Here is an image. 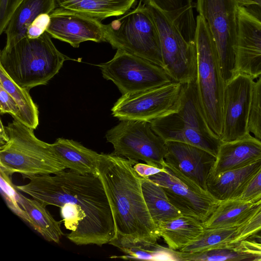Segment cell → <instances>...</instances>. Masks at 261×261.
<instances>
[{
  "label": "cell",
  "instance_id": "cell-1",
  "mask_svg": "<svg viewBox=\"0 0 261 261\" xmlns=\"http://www.w3.org/2000/svg\"><path fill=\"white\" fill-rule=\"evenodd\" d=\"M29 182L16 188L47 205L61 207L71 203L80 206L85 219L77 231L68 239L76 245L101 246L114 239L116 228L110 203L99 175L65 170L28 177Z\"/></svg>",
  "mask_w": 261,
  "mask_h": 261
},
{
  "label": "cell",
  "instance_id": "cell-2",
  "mask_svg": "<svg viewBox=\"0 0 261 261\" xmlns=\"http://www.w3.org/2000/svg\"><path fill=\"white\" fill-rule=\"evenodd\" d=\"M138 161L115 153H100L98 167L113 212L116 234L109 244L122 252L156 243L161 237L145 202L141 177L133 166Z\"/></svg>",
  "mask_w": 261,
  "mask_h": 261
},
{
  "label": "cell",
  "instance_id": "cell-3",
  "mask_svg": "<svg viewBox=\"0 0 261 261\" xmlns=\"http://www.w3.org/2000/svg\"><path fill=\"white\" fill-rule=\"evenodd\" d=\"M69 59L45 32L39 38L25 37L5 45L0 53V67L18 85L30 90L47 84Z\"/></svg>",
  "mask_w": 261,
  "mask_h": 261
},
{
  "label": "cell",
  "instance_id": "cell-4",
  "mask_svg": "<svg viewBox=\"0 0 261 261\" xmlns=\"http://www.w3.org/2000/svg\"><path fill=\"white\" fill-rule=\"evenodd\" d=\"M8 139L0 144V169L11 176L26 177L54 174L65 167L53 152L50 144L39 139L33 129L14 119L5 126Z\"/></svg>",
  "mask_w": 261,
  "mask_h": 261
},
{
  "label": "cell",
  "instance_id": "cell-5",
  "mask_svg": "<svg viewBox=\"0 0 261 261\" xmlns=\"http://www.w3.org/2000/svg\"><path fill=\"white\" fill-rule=\"evenodd\" d=\"M150 123L153 131L165 142L177 141L196 146L216 158L222 142L207 122L196 82L184 84L177 111L154 119Z\"/></svg>",
  "mask_w": 261,
  "mask_h": 261
},
{
  "label": "cell",
  "instance_id": "cell-6",
  "mask_svg": "<svg viewBox=\"0 0 261 261\" xmlns=\"http://www.w3.org/2000/svg\"><path fill=\"white\" fill-rule=\"evenodd\" d=\"M196 21L197 53L196 83L198 96L210 128L221 139L226 84L216 46L207 24L200 15H197Z\"/></svg>",
  "mask_w": 261,
  "mask_h": 261
},
{
  "label": "cell",
  "instance_id": "cell-7",
  "mask_svg": "<svg viewBox=\"0 0 261 261\" xmlns=\"http://www.w3.org/2000/svg\"><path fill=\"white\" fill-rule=\"evenodd\" d=\"M105 42L114 49L139 56L164 69L159 31L147 6L137 7L105 24Z\"/></svg>",
  "mask_w": 261,
  "mask_h": 261
},
{
  "label": "cell",
  "instance_id": "cell-8",
  "mask_svg": "<svg viewBox=\"0 0 261 261\" xmlns=\"http://www.w3.org/2000/svg\"><path fill=\"white\" fill-rule=\"evenodd\" d=\"M107 142L113 153L127 159L163 168L167 152L165 141L152 129L149 122L123 120L108 130Z\"/></svg>",
  "mask_w": 261,
  "mask_h": 261
},
{
  "label": "cell",
  "instance_id": "cell-9",
  "mask_svg": "<svg viewBox=\"0 0 261 261\" xmlns=\"http://www.w3.org/2000/svg\"><path fill=\"white\" fill-rule=\"evenodd\" d=\"M237 0H197L195 7L205 20L215 42L226 84L236 75L234 46L238 34Z\"/></svg>",
  "mask_w": 261,
  "mask_h": 261
},
{
  "label": "cell",
  "instance_id": "cell-10",
  "mask_svg": "<svg viewBox=\"0 0 261 261\" xmlns=\"http://www.w3.org/2000/svg\"><path fill=\"white\" fill-rule=\"evenodd\" d=\"M97 66L103 77L113 82L122 95L174 81L162 67L121 49H117L111 60Z\"/></svg>",
  "mask_w": 261,
  "mask_h": 261
},
{
  "label": "cell",
  "instance_id": "cell-11",
  "mask_svg": "<svg viewBox=\"0 0 261 261\" xmlns=\"http://www.w3.org/2000/svg\"><path fill=\"white\" fill-rule=\"evenodd\" d=\"M146 5L159 31L164 69L175 82L182 84L196 82V42L190 43L186 41L165 13L152 5Z\"/></svg>",
  "mask_w": 261,
  "mask_h": 261
},
{
  "label": "cell",
  "instance_id": "cell-12",
  "mask_svg": "<svg viewBox=\"0 0 261 261\" xmlns=\"http://www.w3.org/2000/svg\"><path fill=\"white\" fill-rule=\"evenodd\" d=\"M183 89L184 84L173 81L147 90L122 95L112 107V114L120 120L151 122L178 110Z\"/></svg>",
  "mask_w": 261,
  "mask_h": 261
},
{
  "label": "cell",
  "instance_id": "cell-13",
  "mask_svg": "<svg viewBox=\"0 0 261 261\" xmlns=\"http://www.w3.org/2000/svg\"><path fill=\"white\" fill-rule=\"evenodd\" d=\"M164 170L149 176L164 190L170 203L182 214L205 222L221 201L165 162Z\"/></svg>",
  "mask_w": 261,
  "mask_h": 261
},
{
  "label": "cell",
  "instance_id": "cell-14",
  "mask_svg": "<svg viewBox=\"0 0 261 261\" xmlns=\"http://www.w3.org/2000/svg\"><path fill=\"white\" fill-rule=\"evenodd\" d=\"M254 80L237 73L225 86L222 142H231L250 135L249 120Z\"/></svg>",
  "mask_w": 261,
  "mask_h": 261
},
{
  "label": "cell",
  "instance_id": "cell-15",
  "mask_svg": "<svg viewBox=\"0 0 261 261\" xmlns=\"http://www.w3.org/2000/svg\"><path fill=\"white\" fill-rule=\"evenodd\" d=\"M46 32L51 37L77 48L85 41L105 42V24L94 17L57 7L50 13Z\"/></svg>",
  "mask_w": 261,
  "mask_h": 261
},
{
  "label": "cell",
  "instance_id": "cell-16",
  "mask_svg": "<svg viewBox=\"0 0 261 261\" xmlns=\"http://www.w3.org/2000/svg\"><path fill=\"white\" fill-rule=\"evenodd\" d=\"M234 56L236 74H244L253 80L261 75V21L240 6Z\"/></svg>",
  "mask_w": 261,
  "mask_h": 261
},
{
  "label": "cell",
  "instance_id": "cell-17",
  "mask_svg": "<svg viewBox=\"0 0 261 261\" xmlns=\"http://www.w3.org/2000/svg\"><path fill=\"white\" fill-rule=\"evenodd\" d=\"M165 162L200 187L206 189L216 157L207 151L189 144L166 141Z\"/></svg>",
  "mask_w": 261,
  "mask_h": 261
},
{
  "label": "cell",
  "instance_id": "cell-18",
  "mask_svg": "<svg viewBox=\"0 0 261 261\" xmlns=\"http://www.w3.org/2000/svg\"><path fill=\"white\" fill-rule=\"evenodd\" d=\"M260 160L261 141L251 135L238 140L222 142L209 176L242 168Z\"/></svg>",
  "mask_w": 261,
  "mask_h": 261
},
{
  "label": "cell",
  "instance_id": "cell-19",
  "mask_svg": "<svg viewBox=\"0 0 261 261\" xmlns=\"http://www.w3.org/2000/svg\"><path fill=\"white\" fill-rule=\"evenodd\" d=\"M51 149L66 169L81 174L98 175L100 153L73 140L58 138Z\"/></svg>",
  "mask_w": 261,
  "mask_h": 261
},
{
  "label": "cell",
  "instance_id": "cell-20",
  "mask_svg": "<svg viewBox=\"0 0 261 261\" xmlns=\"http://www.w3.org/2000/svg\"><path fill=\"white\" fill-rule=\"evenodd\" d=\"M57 6L56 0H19L4 31L6 45L27 37V29L35 19L41 14H50Z\"/></svg>",
  "mask_w": 261,
  "mask_h": 261
},
{
  "label": "cell",
  "instance_id": "cell-21",
  "mask_svg": "<svg viewBox=\"0 0 261 261\" xmlns=\"http://www.w3.org/2000/svg\"><path fill=\"white\" fill-rule=\"evenodd\" d=\"M260 168L261 160L242 168L209 176L206 189L219 201L238 198L249 180Z\"/></svg>",
  "mask_w": 261,
  "mask_h": 261
},
{
  "label": "cell",
  "instance_id": "cell-22",
  "mask_svg": "<svg viewBox=\"0 0 261 261\" xmlns=\"http://www.w3.org/2000/svg\"><path fill=\"white\" fill-rule=\"evenodd\" d=\"M157 228L168 247L174 250H179L194 241L204 229L203 222L184 215L162 222Z\"/></svg>",
  "mask_w": 261,
  "mask_h": 261
},
{
  "label": "cell",
  "instance_id": "cell-23",
  "mask_svg": "<svg viewBox=\"0 0 261 261\" xmlns=\"http://www.w3.org/2000/svg\"><path fill=\"white\" fill-rule=\"evenodd\" d=\"M57 5L100 21L121 16L135 8L137 0H56Z\"/></svg>",
  "mask_w": 261,
  "mask_h": 261
},
{
  "label": "cell",
  "instance_id": "cell-24",
  "mask_svg": "<svg viewBox=\"0 0 261 261\" xmlns=\"http://www.w3.org/2000/svg\"><path fill=\"white\" fill-rule=\"evenodd\" d=\"M258 201H248L238 198L221 201L211 216L203 223V226L204 228L238 227L251 214Z\"/></svg>",
  "mask_w": 261,
  "mask_h": 261
},
{
  "label": "cell",
  "instance_id": "cell-25",
  "mask_svg": "<svg viewBox=\"0 0 261 261\" xmlns=\"http://www.w3.org/2000/svg\"><path fill=\"white\" fill-rule=\"evenodd\" d=\"M18 203L31 220L30 225L46 241L59 243L63 235L61 222L56 220L45 205L18 191Z\"/></svg>",
  "mask_w": 261,
  "mask_h": 261
},
{
  "label": "cell",
  "instance_id": "cell-26",
  "mask_svg": "<svg viewBox=\"0 0 261 261\" xmlns=\"http://www.w3.org/2000/svg\"><path fill=\"white\" fill-rule=\"evenodd\" d=\"M143 197L156 226L182 215L169 201L161 186L148 178H141Z\"/></svg>",
  "mask_w": 261,
  "mask_h": 261
},
{
  "label": "cell",
  "instance_id": "cell-27",
  "mask_svg": "<svg viewBox=\"0 0 261 261\" xmlns=\"http://www.w3.org/2000/svg\"><path fill=\"white\" fill-rule=\"evenodd\" d=\"M0 85L15 100L20 110L19 122L33 129L39 124V112L37 106L31 98L29 90L15 83L0 67Z\"/></svg>",
  "mask_w": 261,
  "mask_h": 261
},
{
  "label": "cell",
  "instance_id": "cell-28",
  "mask_svg": "<svg viewBox=\"0 0 261 261\" xmlns=\"http://www.w3.org/2000/svg\"><path fill=\"white\" fill-rule=\"evenodd\" d=\"M237 227L204 228L201 234L194 241L179 251L190 253L200 252L231 244Z\"/></svg>",
  "mask_w": 261,
  "mask_h": 261
},
{
  "label": "cell",
  "instance_id": "cell-29",
  "mask_svg": "<svg viewBox=\"0 0 261 261\" xmlns=\"http://www.w3.org/2000/svg\"><path fill=\"white\" fill-rule=\"evenodd\" d=\"M175 257L176 260L253 261L252 256L242 251L237 244H229L200 252L175 250Z\"/></svg>",
  "mask_w": 261,
  "mask_h": 261
},
{
  "label": "cell",
  "instance_id": "cell-30",
  "mask_svg": "<svg viewBox=\"0 0 261 261\" xmlns=\"http://www.w3.org/2000/svg\"><path fill=\"white\" fill-rule=\"evenodd\" d=\"M1 193L9 208L25 222L31 224V220L18 203V190L10 178V175L0 169Z\"/></svg>",
  "mask_w": 261,
  "mask_h": 261
},
{
  "label": "cell",
  "instance_id": "cell-31",
  "mask_svg": "<svg viewBox=\"0 0 261 261\" xmlns=\"http://www.w3.org/2000/svg\"><path fill=\"white\" fill-rule=\"evenodd\" d=\"M162 11L172 22L186 14L193 13L195 3L193 0H140Z\"/></svg>",
  "mask_w": 261,
  "mask_h": 261
},
{
  "label": "cell",
  "instance_id": "cell-32",
  "mask_svg": "<svg viewBox=\"0 0 261 261\" xmlns=\"http://www.w3.org/2000/svg\"><path fill=\"white\" fill-rule=\"evenodd\" d=\"M249 129L261 141V75L254 84Z\"/></svg>",
  "mask_w": 261,
  "mask_h": 261
},
{
  "label": "cell",
  "instance_id": "cell-33",
  "mask_svg": "<svg viewBox=\"0 0 261 261\" xmlns=\"http://www.w3.org/2000/svg\"><path fill=\"white\" fill-rule=\"evenodd\" d=\"M261 230V199L248 218L237 228L236 236L231 244L246 239Z\"/></svg>",
  "mask_w": 261,
  "mask_h": 261
},
{
  "label": "cell",
  "instance_id": "cell-34",
  "mask_svg": "<svg viewBox=\"0 0 261 261\" xmlns=\"http://www.w3.org/2000/svg\"><path fill=\"white\" fill-rule=\"evenodd\" d=\"M238 198L253 202L261 199V168L249 180Z\"/></svg>",
  "mask_w": 261,
  "mask_h": 261
},
{
  "label": "cell",
  "instance_id": "cell-35",
  "mask_svg": "<svg viewBox=\"0 0 261 261\" xmlns=\"http://www.w3.org/2000/svg\"><path fill=\"white\" fill-rule=\"evenodd\" d=\"M0 113L10 114L14 119L20 120V110L13 97L0 85Z\"/></svg>",
  "mask_w": 261,
  "mask_h": 261
},
{
  "label": "cell",
  "instance_id": "cell-36",
  "mask_svg": "<svg viewBox=\"0 0 261 261\" xmlns=\"http://www.w3.org/2000/svg\"><path fill=\"white\" fill-rule=\"evenodd\" d=\"M49 14L42 13L38 15L28 28L27 37L35 39L39 38L45 32L50 21Z\"/></svg>",
  "mask_w": 261,
  "mask_h": 261
},
{
  "label": "cell",
  "instance_id": "cell-37",
  "mask_svg": "<svg viewBox=\"0 0 261 261\" xmlns=\"http://www.w3.org/2000/svg\"><path fill=\"white\" fill-rule=\"evenodd\" d=\"M236 244L242 251L252 256L253 261H261V242L246 239Z\"/></svg>",
  "mask_w": 261,
  "mask_h": 261
},
{
  "label": "cell",
  "instance_id": "cell-38",
  "mask_svg": "<svg viewBox=\"0 0 261 261\" xmlns=\"http://www.w3.org/2000/svg\"><path fill=\"white\" fill-rule=\"evenodd\" d=\"M19 0H0V34L4 33L14 8Z\"/></svg>",
  "mask_w": 261,
  "mask_h": 261
},
{
  "label": "cell",
  "instance_id": "cell-39",
  "mask_svg": "<svg viewBox=\"0 0 261 261\" xmlns=\"http://www.w3.org/2000/svg\"><path fill=\"white\" fill-rule=\"evenodd\" d=\"M133 168L137 174L143 178H147L149 176L158 173L164 170V168H160L147 163L137 162Z\"/></svg>",
  "mask_w": 261,
  "mask_h": 261
},
{
  "label": "cell",
  "instance_id": "cell-40",
  "mask_svg": "<svg viewBox=\"0 0 261 261\" xmlns=\"http://www.w3.org/2000/svg\"><path fill=\"white\" fill-rule=\"evenodd\" d=\"M239 6L245 8L261 21V0H237Z\"/></svg>",
  "mask_w": 261,
  "mask_h": 261
},
{
  "label": "cell",
  "instance_id": "cell-41",
  "mask_svg": "<svg viewBox=\"0 0 261 261\" xmlns=\"http://www.w3.org/2000/svg\"><path fill=\"white\" fill-rule=\"evenodd\" d=\"M247 239H251L261 242V230Z\"/></svg>",
  "mask_w": 261,
  "mask_h": 261
}]
</instances>
